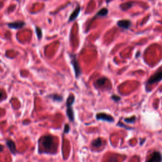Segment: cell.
Returning <instances> with one entry per match:
<instances>
[{
  "label": "cell",
  "mask_w": 162,
  "mask_h": 162,
  "mask_svg": "<svg viewBox=\"0 0 162 162\" xmlns=\"http://www.w3.org/2000/svg\"><path fill=\"white\" fill-rule=\"evenodd\" d=\"M54 138L51 135H45L38 140V153L39 154H54L56 150Z\"/></svg>",
  "instance_id": "obj_1"
},
{
  "label": "cell",
  "mask_w": 162,
  "mask_h": 162,
  "mask_svg": "<svg viewBox=\"0 0 162 162\" xmlns=\"http://www.w3.org/2000/svg\"><path fill=\"white\" fill-rule=\"evenodd\" d=\"M75 96L73 94H70L69 97L67 99L66 102V106H67V115L70 120L71 122H74L75 120V116H74V112L73 110V104L75 102Z\"/></svg>",
  "instance_id": "obj_2"
},
{
  "label": "cell",
  "mask_w": 162,
  "mask_h": 162,
  "mask_svg": "<svg viewBox=\"0 0 162 162\" xmlns=\"http://www.w3.org/2000/svg\"><path fill=\"white\" fill-rule=\"evenodd\" d=\"M71 58V63L74 69V71L75 73V76L77 79H78L82 75V70L81 69L79 63L77 58V56L75 54H70L69 55Z\"/></svg>",
  "instance_id": "obj_3"
},
{
  "label": "cell",
  "mask_w": 162,
  "mask_h": 162,
  "mask_svg": "<svg viewBox=\"0 0 162 162\" xmlns=\"http://www.w3.org/2000/svg\"><path fill=\"white\" fill-rule=\"evenodd\" d=\"M162 81V70L157 72L154 75L151 76L148 80L146 84L147 85H152L153 84L157 83Z\"/></svg>",
  "instance_id": "obj_4"
},
{
  "label": "cell",
  "mask_w": 162,
  "mask_h": 162,
  "mask_svg": "<svg viewBox=\"0 0 162 162\" xmlns=\"http://www.w3.org/2000/svg\"><path fill=\"white\" fill-rule=\"evenodd\" d=\"M96 119L98 120H102V121H105L108 122H114V118L112 116L110 115H108L105 113H97L96 116Z\"/></svg>",
  "instance_id": "obj_5"
},
{
  "label": "cell",
  "mask_w": 162,
  "mask_h": 162,
  "mask_svg": "<svg viewBox=\"0 0 162 162\" xmlns=\"http://www.w3.org/2000/svg\"><path fill=\"white\" fill-rule=\"evenodd\" d=\"M5 142L7 148H8V149L12 154L15 156L18 153H19L17 149V146L13 140H12L11 139H6Z\"/></svg>",
  "instance_id": "obj_6"
},
{
  "label": "cell",
  "mask_w": 162,
  "mask_h": 162,
  "mask_svg": "<svg viewBox=\"0 0 162 162\" xmlns=\"http://www.w3.org/2000/svg\"><path fill=\"white\" fill-rule=\"evenodd\" d=\"M162 161V154L159 151L153 152L150 157L148 159L146 162H161Z\"/></svg>",
  "instance_id": "obj_7"
},
{
  "label": "cell",
  "mask_w": 162,
  "mask_h": 162,
  "mask_svg": "<svg viewBox=\"0 0 162 162\" xmlns=\"http://www.w3.org/2000/svg\"><path fill=\"white\" fill-rule=\"evenodd\" d=\"M8 27L11 29H15V30H18L23 28L25 25V23L24 21H16V22H10L7 24Z\"/></svg>",
  "instance_id": "obj_8"
},
{
  "label": "cell",
  "mask_w": 162,
  "mask_h": 162,
  "mask_svg": "<svg viewBox=\"0 0 162 162\" xmlns=\"http://www.w3.org/2000/svg\"><path fill=\"white\" fill-rule=\"evenodd\" d=\"M117 25L123 29H129L132 25V22L129 20H120L117 21Z\"/></svg>",
  "instance_id": "obj_9"
},
{
  "label": "cell",
  "mask_w": 162,
  "mask_h": 162,
  "mask_svg": "<svg viewBox=\"0 0 162 162\" xmlns=\"http://www.w3.org/2000/svg\"><path fill=\"white\" fill-rule=\"evenodd\" d=\"M46 98L51 100L54 102H57V103L62 102L63 100V97L61 94H59L57 93L50 94L46 96Z\"/></svg>",
  "instance_id": "obj_10"
},
{
  "label": "cell",
  "mask_w": 162,
  "mask_h": 162,
  "mask_svg": "<svg viewBox=\"0 0 162 162\" xmlns=\"http://www.w3.org/2000/svg\"><path fill=\"white\" fill-rule=\"evenodd\" d=\"M81 8L79 5H78L76 9L73 11V12L71 14L70 17H69V22H73L74 20H76L77 17H79V14H80V12H81Z\"/></svg>",
  "instance_id": "obj_11"
},
{
  "label": "cell",
  "mask_w": 162,
  "mask_h": 162,
  "mask_svg": "<svg viewBox=\"0 0 162 162\" xmlns=\"http://www.w3.org/2000/svg\"><path fill=\"white\" fill-rule=\"evenodd\" d=\"M134 5V3L133 2H128L121 4L120 5V8L122 11H127V10L131 8Z\"/></svg>",
  "instance_id": "obj_12"
},
{
  "label": "cell",
  "mask_w": 162,
  "mask_h": 162,
  "mask_svg": "<svg viewBox=\"0 0 162 162\" xmlns=\"http://www.w3.org/2000/svg\"><path fill=\"white\" fill-rule=\"evenodd\" d=\"M108 14V10L107 8H102L99 12H97L96 15L94 16V18H98V17H106Z\"/></svg>",
  "instance_id": "obj_13"
},
{
  "label": "cell",
  "mask_w": 162,
  "mask_h": 162,
  "mask_svg": "<svg viewBox=\"0 0 162 162\" xmlns=\"http://www.w3.org/2000/svg\"><path fill=\"white\" fill-rule=\"evenodd\" d=\"M36 30H35V32H36V36L38 38V40H41L42 38H43V30H42V29L39 27H36Z\"/></svg>",
  "instance_id": "obj_14"
},
{
  "label": "cell",
  "mask_w": 162,
  "mask_h": 162,
  "mask_svg": "<svg viewBox=\"0 0 162 162\" xmlns=\"http://www.w3.org/2000/svg\"><path fill=\"white\" fill-rule=\"evenodd\" d=\"M102 145V140L101 138H97L92 142V146L95 148H99Z\"/></svg>",
  "instance_id": "obj_15"
},
{
  "label": "cell",
  "mask_w": 162,
  "mask_h": 162,
  "mask_svg": "<svg viewBox=\"0 0 162 162\" xmlns=\"http://www.w3.org/2000/svg\"><path fill=\"white\" fill-rule=\"evenodd\" d=\"M107 81H108V79L107 77H102V78H100V79H99L96 81V84L98 85V86H102L106 83V82Z\"/></svg>",
  "instance_id": "obj_16"
},
{
  "label": "cell",
  "mask_w": 162,
  "mask_h": 162,
  "mask_svg": "<svg viewBox=\"0 0 162 162\" xmlns=\"http://www.w3.org/2000/svg\"><path fill=\"white\" fill-rule=\"evenodd\" d=\"M7 98V95L6 92L3 90H0V102H2L6 100Z\"/></svg>",
  "instance_id": "obj_17"
},
{
  "label": "cell",
  "mask_w": 162,
  "mask_h": 162,
  "mask_svg": "<svg viewBox=\"0 0 162 162\" xmlns=\"http://www.w3.org/2000/svg\"><path fill=\"white\" fill-rule=\"evenodd\" d=\"M136 120V117L135 116L124 118V122L127 123H133L135 122Z\"/></svg>",
  "instance_id": "obj_18"
},
{
  "label": "cell",
  "mask_w": 162,
  "mask_h": 162,
  "mask_svg": "<svg viewBox=\"0 0 162 162\" xmlns=\"http://www.w3.org/2000/svg\"><path fill=\"white\" fill-rule=\"evenodd\" d=\"M71 127L70 125L68 123H65L64 125V129H63V133L64 134H68L70 132Z\"/></svg>",
  "instance_id": "obj_19"
},
{
  "label": "cell",
  "mask_w": 162,
  "mask_h": 162,
  "mask_svg": "<svg viewBox=\"0 0 162 162\" xmlns=\"http://www.w3.org/2000/svg\"><path fill=\"white\" fill-rule=\"evenodd\" d=\"M117 126H119L120 127H122V128H125L126 129H127V130H133V129H134V128L133 127H128L127 125H125L124 124H123L122 123H121L120 122H119L118 123H117Z\"/></svg>",
  "instance_id": "obj_20"
},
{
  "label": "cell",
  "mask_w": 162,
  "mask_h": 162,
  "mask_svg": "<svg viewBox=\"0 0 162 162\" xmlns=\"http://www.w3.org/2000/svg\"><path fill=\"white\" fill-rule=\"evenodd\" d=\"M112 99L114 102H118V101H120V100H121L120 96H117V95H115V94L112 96Z\"/></svg>",
  "instance_id": "obj_21"
},
{
  "label": "cell",
  "mask_w": 162,
  "mask_h": 162,
  "mask_svg": "<svg viewBox=\"0 0 162 162\" xmlns=\"http://www.w3.org/2000/svg\"><path fill=\"white\" fill-rule=\"evenodd\" d=\"M5 148V146L3 145H2V144H0V153H2L3 151Z\"/></svg>",
  "instance_id": "obj_22"
},
{
  "label": "cell",
  "mask_w": 162,
  "mask_h": 162,
  "mask_svg": "<svg viewBox=\"0 0 162 162\" xmlns=\"http://www.w3.org/2000/svg\"><path fill=\"white\" fill-rule=\"evenodd\" d=\"M111 1V0H106V2H107V3H108L109 2H110Z\"/></svg>",
  "instance_id": "obj_23"
},
{
  "label": "cell",
  "mask_w": 162,
  "mask_h": 162,
  "mask_svg": "<svg viewBox=\"0 0 162 162\" xmlns=\"http://www.w3.org/2000/svg\"><path fill=\"white\" fill-rule=\"evenodd\" d=\"M1 109H2V108H0V110H1Z\"/></svg>",
  "instance_id": "obj_24"
}]
</instances>
